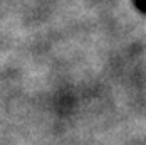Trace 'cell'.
<instances>
[{"mask_svg": "<svg viewBox=\"0 0 146 145\" xmlns=\"http://www.w3.org/2000/svg\"><path fill=\"white\" fill-rule=\"evenodd\" d=\"M133 5L139 14L146 15V0H133Z\"/></svg>", "mask_w": 146, "mask_h": 145, "instance_id": "1", "label": "cell"}]
</instances>
